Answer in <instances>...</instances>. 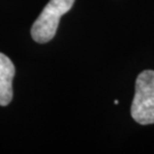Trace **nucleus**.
Wrapping results in <instances>:
<instances>
[{"label":"nucleus","instance_id":"1","mask_svg":"<svg viewBox=\"0 0 154 154\" xmlns=\"http://www.w3.org/2000/svg\"><path fill=\"white\" fill-rule=\"evenodd\" d=\"M132 119L139 125L154 123V71L146 70L137 77L131 104Z\"/></svg>","mask_w":154,"mask_h":154},{"label":"nucleus","instance_id":"2","mask_svg":"<svg viewBox=\"0 0 154 154\" xmlns=\"http://www.w3.org/2000/svg\"><path fill=\"white\" fill-rule=\"evenodd\" d=\"M74 0H50L33 23L31 35L34 41L46 44L55 37L60 20L72 8Z\"/></svg>","mask_w":154,"mask_h":154},{"label":"nucleus","instance_id":"3","mask_svg":"<svg viewBox=\"0 0 154 154\" xmlns=\"http://www.w3.org/2000/svg\"><path fill=\"white\" fill-rule=\"evenodd\" d=\"M15 66L6 55L0 53V106H7L13 99V79Z\"/></svg>","mask_w":154,"mask_h":154}]
</instances>
